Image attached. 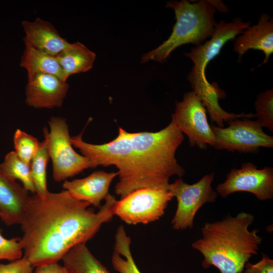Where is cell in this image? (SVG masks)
I'll return each instance as SVG.
<instances>
[{"label": "cell", "mask_w": 273, "mask_h": 273, "mask_svg": "<svg viewBox=\"0 0 273 273\" xmlns=\"http://www.w3.org/2000/svg\"><path fill=\"white\" fill-rule=\"evenodd\" d=\"M105 200L95 212L66 190L30 196L20 224L23 257L34 268L58 263L72 248L86 243L111 220L116 200L109 194Z\"/></svg>", "instance_id": "6da1fadb"}, {"label": "cell", "mask_w": 273, "mask_h": 273, "mask_svg": "<svg viewBox=\"0 0 273 273\" xmlns=\"http://www.w3.org/2000/svg\"><path fill=\"white\" fill-rule=\"evenodd\" d=\"M132 146L129 177L117 192L123 198L144 188L169 189V179L181 177L185 170L175 158L184 133L172 118L169 124L156 132H129Z\"/></svg>", "instance_id": "7a4b0ae2"}, {"label": "cell", "mask_w": 273, "mask_h": 273, "mask_svg": "<svg viewBox=\"0 0 273 273\" xmlns=\"http://www.w3.org/2000/svg\"><path fill=\"white\" fill-rule=\"evenodd\" d=\"M254 220L252 214L242 212L205 223L202 237L192 244L204 257L203 267L213 266L220 273H241L249 259L257 254L262 241L258 230H249Z\"/></svg>", "instance_id": "3957f363"}, {"label": "cell", "mask_w": 273, "mask_h": 273, "mask_svg": "<svg viewBox=\"0 0 273 273\" xmlns=\"http://www.w3.org/2000/svg\"><path fill=\"white\" fill-rule=\"evenodd\" d=\"M166 8L174 11L176 22L169 37L155 49L144 54L141 63L150 61L164 62L177 48L192 43L202 44L212 35L216 22V9L211 1L191 3L187 0L167 2Z\"/></svg>", "instance_id": "277c9868"}, {"label": "cell", "mask_w": 273, "mask_h": 273, "mask_svg": "<svg viewBox=\"0 0 273 273\" xmlns=\"http://www.w3.org/2000/svg\"><path fill=\"white\" fill-rule=\"evenodd\" d=\"M250 26L249 21L245 22L241 18H234L231 22L221 20L217 22L210 39L193 48L185 54L193 63L187 79L196 95L200 97L211 91L214 84L207 80L205 70L208 64L217 56L224 45L229 40Z\"/></svg>", "instance_id": "5b68a950"}, {"label": "cell", "mask_w": 273, "mask_h": 273, "mask_svg": "<svg viewBox=\"0 0 273 273\" xmlns=\"http://www.w3.org/2000/svg\"><path fill=\"white\" fill-rule=\"evenodd\" d=\"M49 125L50 131L47 127H44L43 131L48 140L54 180L65 181L92 168L88 158L73 149L66 120L61 117H52L49 121Z\"/></svg>", "instance_id": "8992f818"}, {"label": "cell", "mask_w": 273, "mask_h": 273, "mask_svg": "<svg viewBox=\"0 0 273 273\" xmlns=\"http://www.w3.org/2000/svg\"><path fill=\"white\" fill-rule=\"evenodd\" d=\"M173 197L169 189H139L116 200L114 214L129 224H147L163 215Z\"/></svg>", "instance_id": "52a82bcc"}, {"label": "cell", "mask_w": 273, "mask_h": 273, "mask_svg": "<svg viewBox=\"0 0 273 273\" xmlns=\"http://www.w3.org/2000/svg\"><path fill=\"white\" fill-rule=\"evenodd\" d=\"M214 177L212 172L204 175L193 184L185 183L181 177L170 184L169 190L177 202L171 221L174 230L192 228L195 215L199 209L205 203L216 201L218 194L211 186Z\"/></svg>", "instance_id": "ba28073f"}, {"label": "cell", "mask_w": 273, "mask_h": 273, "mask_svg": "<svg viewBox=\"0 0 273 273\" xmlns=\"http://www.w3.org/2000/svg\"><path fill=\"white\" fill-rule=\"evenodd\" d=\"M225 128L211 126L214 134L213 147L229 152L255 153L260 147L273 148V137L266 134L256 120L236 118L228 122Z\"/></svg>", "instance_id": "9c48e42d"}, {"label": "cell", "mask_w": 273, "mask_h": 273, "mask_svg": "<svg viewBox=\"0 0 273 273\" xmlns=\"http://www.w3.org/2000/svg\"><path fill=\"white\" fill-rule=\"evenodd\" d=\"M80 134L71 136L73 146L78 149L82 155L88 158L92 168L101 165H115L118 168V181H123L128 175L131 166L132 146L129 132L119 128L117 136L103 144H93L82 140Z\"/></svg>", "instance_id": "30bf717a"}, {"label": "cell", "mask_w": 273, "mask_h": 273, "mask_svg": "<svg viewBox=\"0 0 273 273\" xmlns=\"http://www.w3.org/2000/svg\"><path fill=\"white\" fill-rule=\"evenodd\" d=\"M177 125L189 138L190 145L205 149L213 146L214 134L208 123L206 109L193 90L184 94L183 100L176 103L172 115Z\"/></svg>", "instance_id": "8fae6325"}, {"label": "cell", "mask_w": 273, "mask_h": 273, "mask_svg": "<svg viewBox=\"0 0 273 273\" xmlns=\"http://www.w3.org/2000/svg\"><path fill=\"white\" fill-rule=\"evenodd\" d=\"M216 192L225 198L237 192H247L259 200L273 198V168L265 166L258 169L252 163H243L239 169L234 168L226 175L224 182L216 187Z\"/></svg>", "instance_id": "7c38bea8"}, {"label": "cell", "mask_w": 273, "mask_h": 273, "mask_svg": "<svg viewBox=\"0 0 273 273\" xmlns=\"http://www.w3.org/2000/svg\"><path fill=\"white\" fill-rule=\"evenodd\" d=\"M25 102L30 107L52 109L61 107L69 88L67 81L50 74L27 76Z\"/></svg>", "instance_id": "4fadbf2b"}, {"label": "cell", "mask_w": 273, "mask_h": 273, "mask_svg": "<svg viewBox=\"0 0 273 273\" xmlns=\"http://www.w3.org/2000/svg\"><path fill=\"white\" fill-rule=\"evenodd\" d=\"M116 176L117 172L96 171L83 178L66 180L62 187L74 198L99 208L109 194L110 186Z\"/></svg>", "instance_id": "5bb4252c"}, {"label": "cell", "mask_w": 273, "mask_h": 273, "mask_svg": "<svg viewBox=\"0 0 273 273\" xmlns=\"http://www.w3.org/2000/svg\"><path fill=\"white\" fill-rule=\"evenodd\" d=\"M29 198L28 191L0 168V217L5 224L21 223Z\"/></svg>", "instance_id": "9a60e30c"}, {"label": "cell", "mask_w": 273, "mask_h": 273, "mask_svg": "<svg viewBox=\"0 0 273 273\" xmlns=\"http://www.w3.org/2000/svg\"><path fill=\"white\" fill-rule=\"evenodd\" d=\"M250 49L263 53L265 58L261 65L268 62L273 52V19L267 14H261L257 24L249 26L235 39L234 51L238 60Z\"/></svg>", "instance_id": "2e32d148"}, {"label": "cell", "mask_w": 273, "mask_h": 273, "mask_svg": "<svg viewBox=\"0 0 273 273\" xmlns=\"http://www.w3.org/2000/svg\"><path fill=\"white\" fill-rule=\"evenodd\" d=\"M22 26L25 34L24 41L51 55L57 56L70 44L51 22L40 18L33 21L24 20Z\"/></svg>", "instance_id": "e0dca14e"}, {"label": "cell", "mask_w": 273, "mask_h": 273, "mask_svg": "<svg viewBox=\"0 0 273 273\" xmlns=\"http://www.w3.org/2000/svg\"><path fill=\"white\" fill-rule=\"evenodd\" d=\"M67 81L72 75L85 72L93 68L96 54L80 42L70 43L68 47L55 56Z\"/></svg>", "instance_id": "ac0fdd59"}, {"label": "cell", "mask_w": 273, "mask_h": 273, "mask_svg": "<svg viewBox=\"0 0 273 273\" xmlns=\"http://www.w3.org/2000/svg\"><path fill=\"white\" fill-rule=\"evenodd\" d=\"M24 44L20 66L27 71V76L46 73L56 75L65 81L62 70L55 56L38 50L25 41Z\"/></svg>", "instance_id": "d6986e66"}, {"label": "cell", "mask_w": 273, "mask_h": 273, "mask_svg": "<svg viewBox=\"0 0 273 273\" xmlns=\"http://www.w3.org/2000/svg\"><path fill=\"white\" fill-rule=\"evenodd\" d=\"M62 260L70 273H111L92 253L86 243L72 248Z\"/></svg>", "instance_id": "ffe728a7"}, {"label": "cell", "mask_w": 273, "mask_h": 273, "mask_svg": "<svg viewBox=\"0 0 273 273\" xmlns=\"http://www.w3.org/2000/svg\"><path fill=\"white\" fill-rule=\"evenodd\" d=\"M131 242L124 226L119 225L115 235L114 251L111 257L112 265L118 273H142L133 258L130 250Z\"/></svg>", "instance_id": "44dd1931"}, {"label": "cell", "mask_w": 273, "mask_h": 273, "mask_svg": "<svg viewBox=\"0 0 273 273\" xmlns=\"http://www.w3.org/2000/svg\"><path fill=\"white\" fill-rule=\"evenodd\" d=\"M50 158L47 139L39 142L37 151L30 164V170L35 194L45 196L49 192L47 189V167Z\"/></svg>", "instance_id": "7402d4cb"}, {"label": "cell", "mask_w": 273, "mask_h": 273, "mask_svg": "<svg viewBox=\"0 0 273 273\" xmlns=\"http://www.w3.org/2000/svg\"><path fill=\"white\" fill-rule=\"evenodd\" d=\"M0 168L10 178L19 179L27 191L35 194L30 165L23 162L15 151L8 153L4 161L0 164Z\"/></svg>", "instance_id": "603a6c76"}, {"label": "cell", "mask_w": 273, "mask_h": 273, "mask_svg": "<svg viewBox=\"0 0 273 273\" xmlns=\"http://www.w3.org/2000/svg\"><path fill=\"white\" fill-rule=\"evenodd\" d=\"M256 120L262 127L273 131V89L259 93L254 102Z\"/></svg>", "instance_id": "cb8c5ba5"}, {"label": "cell", "mask_w": 273, "mask_h": 273, "mask_svg": "<svg viewBox=\"0 0 273 273\" xmlns=\"http://www.w3.org/2000/svg\"><path fill=\"white\" fill-rule=\"evenodd\" d=\"M14 151L25 163L30 165L38 146V140L20 129H17L13 138Z\"/></svg>", "instance_id": "d4e9b609"}, {"label": "cell", "mask_w": 273, "mask_h": 273, "mask_svg": "<svg viewBox=\"0 0 273 273\" xmlns=\"http://www.w3.org/2000/svg\"><path fill=\"white\" fill-rule=\"evenodd\" d=\"M20 238L7 239L0 231V260L13 261L23 257Z\"/></svg>", "instance_id": "484cf974"}, {"label": "cell", "mask_w": 273, "mask_h": 273, "mask_svg": "<svg viewBox=\"0 0 273 273\" xmlns=\"http://www.w3.org/2000/svg\"><path fill=\"white\" fill-rule=\"evenodd\" d=\"M33 268L30 262L23 256L8 263H0V273H33Z\"/></svg>", "instance_id": "4316f807"}, {"label": "cell", "mask_w": 273, "mask_h": 273, "mask_svg": "<svg viewBox=\"0 0 273 273\" xmlns=\"http://www.w3.org/2000/svg\"><path fill=\"white\" fill-rule=\"evenodd\" d=\"M241 273H273V260L262 253L259 261L255 264L247 262Z\"/></svg>", "instance_id": "83f0119b"}, {"label": "cell", "mask_w": 273, "mask_h": 273, "mask_svg": "<svg viewBox=\"0 0 273 273\" xmlns=\"http://www.w3.org/2000/svg\"><path fill=\"white\" fill-rule=\"evenodd\" d=\"M33 273H70L64 266L58 263L36 266Z\"/></svg>", "instance_id": "f1b7e54d"}, {"label": "cell", "mask_w": 273, "mask_h": 273, "mask_svg": "<svg viewBox=\"0 0 273 273\" xmlns=\"http://www.w3.org/2000/svg\"><path fill=\"white\" fill-rule=\"evenodd\" d=\"M211 2L214 6L216 10H221V12H227V7L222 2H216V1H212Z\"/></svg>", "instance_id": "f546056e"}, {"label": "cell", "mask_w": 273, "mask_h": 273, "mask_svg": "<svg viewBox=\"0 0 273 273\" xmlns=\"http://www.w3.org/2000/svg\"><path fill=\"white\" fill-rule=\"evenodd\" d=\"M0 215H1V214H0Z\"/></svg>", "instance_id": "4dcf8cb0"}]
</instances>
